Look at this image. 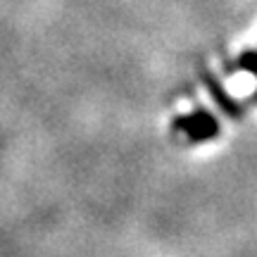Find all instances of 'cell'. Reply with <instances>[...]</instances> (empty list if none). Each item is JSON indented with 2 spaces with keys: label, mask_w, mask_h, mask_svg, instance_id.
<instances>
[{
  "label": "cell",
  "mask_w": 257,
  "mask_h": 257,
  "mask_svg": "<svg viewBox=\"0 0 257 257\" xmlns=\"http://www.w3.org/2000/svg\"><path fill=\"white\" fill-rule=\"evenodd\" d=\"M174 128L184 131L193 143H202V141H210V138L219 134V121L214 119L207 110H195L188 117H179L174 121Z\"/></svg>",
  "instance_id": "cell-1"
},
{
  "label": "cell",
  "mask_w": 257,
  "mask_h": 257,
  "mask_svg": "<svg viewBox=\"0 0 257 257\" xmlns=\"http://www.w3.org/2000/svg\"><path fill=\"white\" fill-rule=\"evenodd\" d=\"M207 83H210V91L214 93V100L219 102V107L226 112V114H231V117H240V114H243V105H238L236 100H231L229 93L224 91L221 86H217L214 79H207Z\"/></svg>",
  "instance_id": "cell-2"
},
{
  "label": "cell",
  "mask_w": 257,
  "mask_h": 257,
  "mask_svg": "<svg viewBox=\"0 0 257 257\" xmlns=\"http://www.w3.org/2000/svg\"><path fill=\"white\" fill-rule=\"evenodd\" d=\"M238 67H240V69H248V72L257 74V55H255V53H245V55L240 57Z\"/></svg>",
  "instance_id": "cell-3"
},
{
  "label": "cell",
  "mask_w": 257,
  "mask_h": 257,
  "mask_svg": "<svg viewBox=\"0 0 257 257\" xmlns=\"http://www.w3.org/2000/svg\"><path fill=\"white\" fill-rule=\"evenodd\" d=\"M255 98H257V93H255Z\"/></svg>",
  "instance_id": "cell-4"
}]
</instances>
